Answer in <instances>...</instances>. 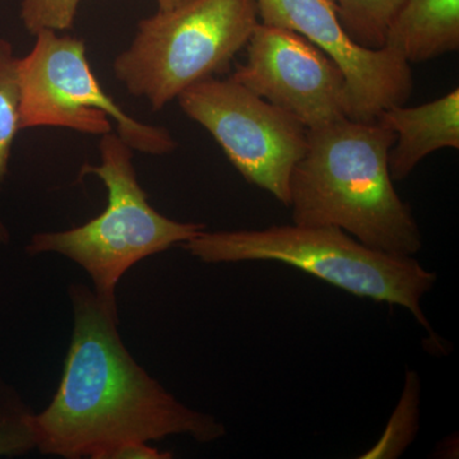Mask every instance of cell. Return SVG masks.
<instances>
[{
    "mask_svg": "<svg viewBox=\"0 0 459 459\" xmlns=\"http://www.w3.org/2000/svg\"><path fill=\"white\" fill-rule=\"evenodd\" d=\"M20 57V124L22 129L56 126L84 134L113 132L133 151L152 156L174 152L178 142L164 126L126 114L105 92L91 69L81 39L45 30Z\"/></svg>",
    "mask_w": 459,
    "mask_h": 459,
    "instance_id": "8992f818",
    "label": "cell"
},
{
    "mask_svg": "<svg viewBox=\"0 0 459 459\" xmlns=\"http://www.w3.org/2000/svg\"><path fill=\"white\" fill-rule=\"evenodd\" d=\"M183 247L204 263H285L358 298L404 307L433 334L421 299L433 289L437 273L413 256L374 249L334 226L292 222L261 230H204Z\"/></svg>",
    "mask_w": 459,
    "mask_h": 459,
    "instance_id": "3957f363",
    "label": "cell"
},
{
    "mask_svg": "<svg viewBox=\"0 0 459 459\" xmlns=\"http://www.w3.org/2000/svg\"><path fill=\"white\" fill-rule=\"evenodd\" d=\"M246 48V63L231 77L291 114L305 128L350 117L343 72L304 36L259 22Z\"/></svg>",
    "mask_w": 459,
    "mask_h": 459,
    "instance_id": "ba28073f",
    "label": "cell"
},
{
    "mask_svg": "<svg viewBox=\"0 0 459 459\" xmlns=\"http://www.w3.org/2000/svg\"><path fill=\"white\" fill-rule=\"evenodd\" d=\"M204 126L241 177L289 207L290 180L307 148V129L234 78L211 77L177 99Z\"/></svg>",
    "mask_w": 459,
    "mask_h": 459,
    "instance_id": "52a82bcc",
    "label": "cell"
},
{
    "mask_svg": "<svg viewBox=\"0 0 459 459\" xmlns=\"http://www.w3.org/2000/svg\"><path fill=\"white\" fill-rule=\"evenodd\" d=\"M36 448L31 412L16 394H3L0 402V457L23 455Z\"/></svg>",
    "mask_w": 459,
    "mask_h": 459,
    "instance_id": "5bb4252c",
    "label": "cell"
},
{
    "mask_svg": "<svg viewBox=\"0 0 459 459\" xmlns=\"http://www.w3.org/2000/svg\"><path fill=\"white\" fill-rule=\"evenodd\" d=\"M259 22L256 0H190L157 9L115 57V78L161 110L189 87L225 72Z\"/></svg>",
    "mask_w": 459,
    "mask_h": 459,
    "instance_id": "5b68a950",
    "label": "cell"
},
{
    "mask_svg": "<svg viewBox=\"0 0 459 459\" xmlns=\"http://www.w3.org/2000/svg\"><path fill=\"white\" fill-rule=\"evenodd\" d=\"M74 332L53 401L31 413L36 448L66 459H104L115 446L188 435L198 443L225 437L222 422L189 409L133 359L117 313L84 285L69 289Z\"/></svg>",
    "mask_w": 459,
    "mask_h": 459,
    "instance_id": "6da1fadb",
    "label": "cell"
},
{
    "mask_svg": "<svg viewBox=\"0 0 459 459\" xmlns=\"http://www.w3.org/2000/svg\"><path fill=\"white\" fill-rule=\"evenodd\" d=\"M385 47L410 65L459 50V0H404L386 30Z\"/></svg>",
    "mask_w": 459,
    "mask_h": 459,
    "instance_id": "8fae6325",
    "label": "cell"
},
{
    "mask_svg": "<svg viewBox=\"0 0 459 459\" xmlns=\"http://www.w3.org/2000/svg\"><path fill=\"white\" fill-rule=\"evenodd\" d=\"M394 141L377 120L343 117L307 129V152L290 180L292 222L334 226L374 249L418 255L421 232L389 172Z\"/></svg>",
    "mask_w": 459,
    "mask_h": 459,
    "instance_id": "7a4b0ae2",
    "label": "cell"
},
{
    "mask_svg": "<svg viewBox=\"0 0 459 459\" xmlns=\"http://www.w3.org/2000/svg\"><path fill=\"white\" fill-rule=\"evenodd\" d=\"M347 35L368 49L385 48L386 30L404 0H333Z\"/></svg>",
    "mask_w": 459,
    "mask_h": 459,
    "instance_id": "4fadbf2b",
    "label": "cell"
},
{
    "mask_svg": "<svg viewBox=\"0 0 459 459\" xmlns=\"http://www.w3.org/2000/svg\"><path fill=\"white\" fill-rule=\"evenodd\" d=\"M133 150L117 133L100 140L99 165H84L81 174L96 175L108 189L104 212L77 228L33 235L26 252L56 253L89 273L95 295L117 313V287L133 265L147 256L184 244L204 231L202 223L169 219L148 204L133 166Z\"/></svg>",
    "mask_w": 459,
    "mask_h": 459,
    "instance_id": "277c9868",
    "label": "cell"
},
{
    "mask_svg": "<svg viewBox=\"0 0 459 459\" xmlns=\"http://www.w3.org/2000/svg\"><path fill=\"white\" fill-rule=\"evenodd\" d=\"M156 2L159 11H169V9H174L179 7V5L186 4L190 0H156Z\"/></svg>",
    "mask_w": 459,
    "mask_h": 459,
    "instance_id": "e0dca14e",
    "label": "cell"
},
{
    "mask_svg": "<svg viewBox=\"0 0 459 459\" xmlns=\"http://www.w3.org/2000/svg\"><path fill=\"white\" fill-rule=\"evenodd\" d=\"M259 21L304 36L343 72L350 119L374 122L385 108L406 105L413 91L411 65L388 48L368 49L344 31L333 0H256Z\"/></svg>",
    "mask_w": 459,
    "mask_h": 459,
    "instance_id": "9c48e42d",
    "label": "cell"
},
{
    "mask_svg": "<svg viewBox=\"0 0 459 459\" xmlns=\"http://www.w3.org/2000/svg\"><path fill=\"white\" fill-rule=\"evenodd\" d=\"M20 131V57L14 54L13 45L0 38V192ZM8 241V229L0 219V244Z\"/></svg>",
    "mask_w": 459,
    "mask_h": 459,
    "instance_id": "7c38bea8",
    "label": "cell"
},
{
    "mask_svg": "<svg viewBox=\"0 0 459 459\" xmlns=\"http://www.w3.org/2000/svg\"><path fill=\"white\" fill-rule=\"evenodd\" d=\"M80 4L81 0H22L21 21L33 36L45 30L66 31L74 27Z\"/></svg>",
    "mask_w": 459,
    "mask_h": 459,
    "instance_id": "9a60e30c",
    "label": "cell"
},
{
    "mask_svg": "<svg viewBox=\"0 0 459 459\" xmlns=\"http://www.w3.org/2000/svg\"><path fill=\"white\" fill-rule=\"evenodd\" d=\"M171 453L161 452L148 446L147 442L133 440L115 446L105 455L104 459H169Z\"/></svg>",
    "mask_w": 459,
    "mask_h": 459,
    "instance_id": "2e32d148",
    "label": "cell"
},
{
    "mask_svg": "<svg viewBox=\"0 0 459 459\" xmlns=\"http://www.w3.org/2000/svg\"><path fill=\"white\" fill-rule=\"evenodd\" d=\"M377 122L394 132L388 168L394 181L410 177L416 166L435 151L459 148V90L419 105L385 108Z\"/></svg>",
    "mask_w": 459,
    "mask_h": 459,
    "instance_id": "30bf717a",
    "label": "cell"
}]
</instances>
